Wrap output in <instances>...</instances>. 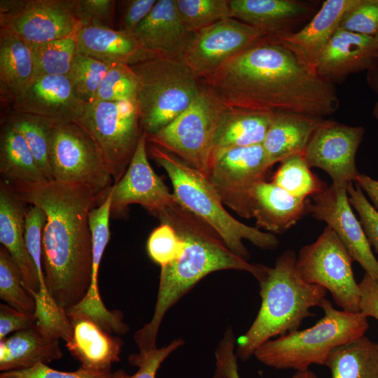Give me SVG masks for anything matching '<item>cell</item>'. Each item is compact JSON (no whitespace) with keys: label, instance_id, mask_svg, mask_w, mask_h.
I'll return each instance as SVG.
<instances>
[{"label":"cell","instance_id":"1","mask_svg":"<svg viewBox=\"0 0 378 378\" xmlns=\"http://www.w3.org/2000/svg\"><path fill=\"white\" fill-rule=\"evenodd\" d=\"M200 81L227 107L323 118L339 106L332 83L267 36Z\"/></svg>","mask_w":378,"mask_h":378},{"label":"cell","instance_id":"2","mask_svg":"<svg viewBox=\"0 0 378 378\" xmlns=\"http://www.w3.org/2000/svg\"><path fill=\"white\" fill-rule=\"evenodd\" d=\"M5 181L20 200L46 214L42 237L46 284L57 304L67 311L84 298L90 287L92 246L89 213L108 192L55 180Z\"/></svg>","mask_w":378,"mask_h":378},{"label":"cell","instance_id":"3","mask_svg":"<svg viewBox=\"0 0 378 378\" xmlns=\"http://www.w3.org/2000/svg\"><path fill=\"white\" fill-rule=\"evenodd\" d=\"M155 217L170 224L182 238L184 246L178 258L161 267L153 316L134 335L141 351L156 348L158 332L165 314L209 274L223 270L246 271L260 282L269 269L234 254L213 228L176 200Z\"/></svg>","mask_w":378,"mask_h":378},{"label":"cell","instance_id":"4","mask_svg":"<svg viewBox=\"0 0 378 378\" xmlns=\"http://www.w3.org/2000/svg\"><path fill=\"white\" fill-rule=\"evenodd\" d=\"M296 258L293 251H285L260 282V309L251 327L237 341L236 355L241 360H248L272 337L298 330L306 318L314 315L310 309L321 307L327 290L301 277Z\"/></svg>","mask_w":378,"mask_h":378},{"label":"cell","instance_id":"5","mask_svg":"<svg viewBox=\"0 0 378 378\" xmlns=\"http://www.w3.org/2000/svg\"><path fill=\"white\" fill-rule=\"evenodd\" d=\"M147 151L167 174L175 200L213 228L234 254L248 261L250 254L244 245V239L264 250H272L279 246L274 234L264 232L234 218L225 209L205 174L153 144L149 143Z\"/></svg>","mask_w":378,"mask_h":378},{"label":"cell","instance_id":"6","mask_svg":"<svg viewBox=\"0 0 378 378\" xmlns=\"http://www.w3.org/2000/svg\"><path fill=\"white\" fill-rule=\"evenodd\" d=\"M321 308L324 316L313 326L267 341L255 351V357L276 370L300 371L312 364L325 365L335 348L364 336L369 328L361 312L338 310L326 298Z\"/></svg>","mask_w":378,"mask_h":378},{"label":"cell","instance_id":"7","mask_svg":"<svg viewBox=\"0 0 378 378\" xmlns=\"http://www.w3.org/2000/svg\"><path fill=\"white\" fill-rule=\"evenodd\" d=\"M130 66L137 77L136 103L147 135L172 122L200 93L202 83L182 60L158 56Z\"/></svg>","mask_w":378,"mask_h":378},{"label":"cell","instance_id":"8","mask_svg":"<svg viewBox=\"0 0 378 378\" xmlns=\"http://www.w3.org/2000/svg\"><path fill=\"white\" fill-rule=\"evenodd\" d=\"M225 108L214 92L202 84L194 102L164 127L147 135V142L174 155L207 176L216 130Z\"/></svg>","mask_w":378,"mask_h":378},{"label":"cell","instance_id":"9","mask_svg":"<svg viewBox=\"0 0 378 378\" xmlns=\"http://www.w3.org/2000/svg\"><path fill=\"white\" fill-rule=\"evenodd\" d=\"M77 122L99 147L117 183L126 172L144 132L136 103L92 102L85 105Z\"/></svg>","mask_w":378,"mask_h":378},{"label":"cell","instance_id":"10","mask_svg":"<svg viewBox=\"0 0 378 378\" xmlns=\"http://www.w3.org/2000/svg\"><path fill=\"white\" fill-rule=\"evenodd\" d=\"M350 253L334 231L326 226L317 239L300 248L296 267L307 283L329 291L342 310L359 313L360 291Z\"/></svg>","mask_w":378,"mask_h":378},{"label":"cell","instance_id":"11","mask_svg":"<svg viewBox=\"0 0 378 378\" xmlns=\"http://www.w3.org/2000/svg\"><path fill=\"white\" fill-rule=\"evenodd\" d=\"M50 160L55 181L104 193L112 187L113 179L99 147L78 122L53 124Z\"/></svg>","mask_w":378,"mask_h":378},{"label":"cell","instance_id":"12","mask_svg":"<svg viewBox=\"0 0 378 378\" xmlns=\"http://www.w3.org/2000/svg\"><path fill=\"white\" fill-rule=\"evenodd\" d=\"M0 28L28 44L76 36V0H1Z\"/></svg>","mask_w":378,"mask_h":378},{"label":"cell","instance_id":"13","mask_svg":"<svg viewBox=\"0 0 378 378\" xmlns=\"http://www.w3.org/2000/svg\"><path fill=\"white\" fill-rule=\"evenodd\" d=\"M262 144L214 152L207 178L223 204L245 218L248 194L272 167Z\"/></svg>","mask_w":378,"mask_h":378},{"label":"cell","instance_id":"14","mask_svg":"<svg viewBox=\"0 0 378 378\" xmlns=\"http://www.w3.org/2000/svg\"><path fill=\"white\" fill-rule=\"evenodd\" d=\"M266 36L235 18H226L194 33L183 61L200 80Z\"/></svg>","mask_w":378,"mask_h":378},{"label":"cell","instance_id":"15","mask_svg":"<svg viewBox=\"0 0 378 378\" xmlns=\"http://www.w3.org/2000/svg\"><path fill=\"white\" fill-rule=\"evenodd\" d=\"M365 130L326 120L311 137L303 155L310 167L325 171L332 186L347 187L360 174L356 154Z\"/></svg>","mask_w":378,"mask_h":378},{"label":"cell","instance_id":"16","mask_svg":"<svg viewBox=\"0 0 378 378\" xmlns=\"http://www.w3.org/2000/svg\"><path fill=\"white\" fill-rule=\"evenodd\" d=\"M349 201L347 187L331 185L309 198L308 213L327 223L365 272L378 279V260L374 257L360 222Z\"/></svg>","mask_w":378,"mask_h":378},{"label":"cell","instance_id":"17","mask_svg":"<svg viewBox=\"0 0 378 378\" xmlns=\"http://www.w3.org/2000/svg\"><path fill=\"white\" fill-rule=\"evenodd\" d=\"M146 138L143 132L126 172L111 188V214L116 216L125 214L132 204L143 206L155 216L175 200L148 160Z\"/></svg>","mask_w":378,"mask_h":378},{"label":"cell","instance_id":"18","mask_svg":"<svg viewBox=\"0 0 378 378\" xmlns=\"http://www.w3.org/2000/svg\"><path fill=\"white\" fill-rule=\"evenodd\" d=\"M85 105L67 76L32 78L11 104L13 111L41 117L53 123L77 122Z\"/></svg>","mask_w":378,"mask_h":378},{"label":"cell","instance_id":"19","mask_svg":"<svg viewBox=\"0 0 378 378\" xmlns=\"http://www.w3.org/2000/svg\"><path fill=\"white\" fill-rule=\"evenodd\" d=\"M377 55L374 36L339 27L315 59L313 69L331 83L350 74L368 70Z\"/></svg>","mask_w":378,"mask_h":378},{"label":"cell","instance_id":"20","mask_svg":"<svg viewBox=\"0 0 378 378\" xmlns=\"http://www.w3.org/2000/svg\"><path fill=\"white\" fill-rule=\"evenodd\" d=\"M135 35L147 50L158 56L183 61L194 33L182 22L175 0H158Z\"/></svg>","mask_w":378,"mask_h":378},{"label":"cell","instance_id":"21","mask_svg":"<svg viewBox=\"0 0 378 378\" xmlns=\"http://www.w3.org/2000/svg\"><path fill=\"white\" fill-rule=\"evenodd\" d=\"M309 199L295 197L274 183L262 180L249 192L246 218H255L258 228L282 234L308 213Z\"/></svg>","mask_w":378,"mask_h":378},{"label":"cell","instance_id":"22","mask_svg":"<svg viewBox=\"0 0 378 378\" xmlns=\"http://www.w3.org/2000/svg\"><path fill=\"white\" fill-rule=\"evenodd\" d=\"M112 188V187H111ZM111 188L104 201L89 213V227L92 236V265L90 284L84 298L69 311L83 314L104 328L114 326L118 321L116 310H108L102 300L98 284L99 270L105 248L110 239L109 219L111 214Z\"/></svg>","mask_w":378,"mask_h":378},{"label":"cell","instance_id":"23","mask_svg":"<svg viewBox=\"0 0 378 378\" xmlns=\"http://www.w3.org/2000/svg\"><path fill=\"white\" fill-rule=\"evenodd\" d=\"M71 332L66 341L70 354L80 366L94 370H110L120 360L122 340L104 330L90 317L67 314Z\"/></svg>","mask_w":378,"mask_h":378},{"label":"cell","instance_id":"24","mask_svg":"<svg viewBox=\"0 0 378 378\" xmlns=\"http://www.w3.org/2000/svg\"><path fill=\"white\" fill-rule=\"evenodd\" d=\"M25 203L3 180L0 183V242L18 266L23 286L35 298L39 281L35 265L28 252L24 239Z\"/></svg>","mask_w":378,"mask_h":378},{"label":"cell","instance_id":"25","mask_svg":"<svg viewBox=\"0 0 378 378\" xmlns=\"http://www.w3.org/2000/svg\"><path fill=\"white\" fill-rule=\"evenodd\" d=\"M77 52L109 65H133L158 57L135 34L99 27H84L76 34Z\"/></svg>","mask_w":378,"mask_h":378},{"label":"cell","instance_id":"26","mask_svg":"<svg viewBox=\"0 0 378 378\" xmlns=\"http://www.w3.org/2000/svg\"><path fill=\"white\" fill-rule=\"evenodd\" d=\"M359 1L327 0L312 20L299 31L269 37L290 47L313 69L315 59L337 31L345 15Z\"/></svg>","mask_w":378,"mask_h":378},{"label":"cell","instance_id":"27","mask_svg":"<svg viewBox=\"0 0 378 378\" xmlns=\"http://www.w3.org/2000/svg\"><path fill=\"white\" fill-rule=\"evenodd\" d=\"M232 15L267 36L290 33L289 28L307 18L310 8L291 0H230Z\"/></svg>","mask_w":378,"mask_h":378},{"label":"cell","instance_id":"28","mask_svg":"<svg viewBox=\"0 0 378 378\" xmlns=\"http://www.w3.org/2000/svg\"><path fill=\"white\" fill-rule=\"evenodd\" d=\"M59 340L36 323L0 340V370H20L62 357Z\"/></svg>","mask_w":378,"mask_h":378},{"label":"cell","instance_id":"29","mask_svg":"<svg viewBox=\"0 0 378 378\" xmlns=\"http://www.w3.org/2000/svg\"><path fill=\"white\" fill-rule=\"evenodd\" d=\"M326 120L301 113L275 111L262 145L273 165L295 154H303L315 131Z\"/></svg>","mask_w":378,"mask_h":378},{"label":"cell","instance_id":"30","mask_svg":"<svg viewBox=\"0 0 378 378\" xmlns=\"http://www.w3.org/2000/svg\"><path fill=\"white\" fill-rule=\"evenodd\" d=\"M274 113L270 111L226 106L216 130L213 153L235 147L262 144Z\"/></svg>","mask_w":378,"mask_h":378},{"label":"cell","instance_id":"31","mask_svg":"<svg viewBox=\"0 0 378 378\" xmlns=\"http://www.w3.org/2000/svg\"><path fill=\"white\" fill-rule=\"evenodd\" d=\"M33 60L28 43L0 28V89L1 98L12 104L30 83Z\"/></svg>","mask_w":378,"mask_h":378},{"label":"cell","instance_id":"32","mask_svg":"<svg viewBox=\"0 0 378 378\" xmlns=\"http://www.w3.org/2000/svg\"><path fill=\"white\" fill-rule=\"evenodd\" d=\"M0 173L7 181H48L24 138L6 122L0 134Z\"/></svg>","mask_w":378,"mask_h":378},{"label":"cell","instance_id":"33","mask_svg":"<svg viewBox=\"0 0 378 378\" xmlns=\"http://www.w3.org/2000/svg\"><path fill=\"white\" fill-rule=\"evenodd\" d=\"M331 378H378V348L365 335L335 348L326 365Z\"/></svg>","mask_w":378,"mask_h":378},{"label":"cell","instance_id":"34","mask_svg":"<svg viewBox=\"0 0 378 378\" xmlns=\"http://www.w3.org/2000/svg\"><path fill=\"white\" fill-rule=\"evenodd\" d=\"M46 221L45 212L39 207L31 205L27 211L24 220V239L28 252L35 265L39 281V292L34 298L35 314L38 317L48 318L56 315L60 307L50 295L45 280L42 260V237Z\"/></svg>","mask_w":378,"mask_h":378},{"label":"cell","instance_id":"35","mask_svg":"<svg viewBox=\"0 0 378 378\" xmlns=\"http://www.w3.org/2000/svg\"><path fill=\"white\" fill-rule=\"evenodd\" d=\"M5 122L24 138L46 179L54 180L50 160L54 123L38 116L13 111Z\"/></svg>","mask_w":378,"mask_h":378},{"label":"cell","instance_id":"36","mask_svg":"<svg viewBox=\"0 0 378 378\" xmlns=\"http://www.w3.org/2000/svg\"><path fill=\"white\" fill-rule=\"evenodd\" d=\"M280 163L271 181L290 195L307 200L328 187L312 172L303 154L293 155Z\"/></svg>","mask_w":378,"mask_h":378},{"label":"cell","instance_id":"37","mask_svg":"<svg viewBox=\"0 0 378 378\" xmlns=\"http://www.w3.org/2000/svg\"><path fill=\"white\" fill-rule=\"evenodd\" d=\"M28 45L33 60L32 78L68 75L77 53L75 36Z\"/></svg>","mask_w":378,"mask_h":378},{"label":"cell","instance_id":"38","mask_svg":"<svg viewBox=\"0 0 378 378\" xmlns=\"http://www.w3.org/2000/svg\"><path fill=\"white\" fill-rule=\"evenodd\" d=\"M0 298L9 306L34 314L36 301L23 286L20 269L8 251L0 248Z\"/></svg>","mask_w":378,"mask_h":378},{"label":"cell","instance_id":"39","mask_svg":"<svg viewBox=\"0 0 378 378\" xmlns=\"http://www.w3.org/2000/svg\"><path fill=\"white\" fill-rule=\"evenodd\" d=\"M111 65L76 53L67 75L74 93L84 104L94 100L99 85Z\"/></svg>","mask_w":378,"mask_h":378},{"label":"cell","instance_id":"40","mask_svg":"<svg viewBox=\"0 0 378 378\" xmlns=\"http://www.w3.org/2000/svg\"><path fill=\"white\" fill-rule=\"evenodd\" d=\"M185 26L195 33L211 24L232 18L230 0H175Z\"/></svg>","mask_w":378,"mask_h":378},{"label":"cell","instance_id":"41","mask_svg":"<svg viewBox=\"0 0 378 378\" xmlns=\"http://www.w3.org/2000/svg\"><path fill=\"white\" fill-rule=\"evenodd\" d=\"M137 77L130 65H111L104 76L93 102H135Z\"/></svg>","mask_w":378,"mask_h":378},{"label":"cell","instance_id":"42","mask_svg":"<svg viewBox=\"0 0 378 378\" xmlns=\"http://www.w3.org/2000/svg\"><path fill=\"white\" fill-rule=\"evenodd\" d=\"M183 246V241L175 229L168 223L160 222L149 235L146 248L151 260L163 267L181 255Z\"/></svg>","mask_w":378,"mask_h":378},{"label":"cell","instance_id":"43","mask_svg":"<svg viewBox=\"0 0 378 378\" xmlns=\"http://www.w3.org/2000/svg\"><path fill=\"white\" fill-rule=\"evenodd\" d=\"M184 344L182 339H177L163 347L150 351L132 354L129 356V363L138 367V370L133 374H127L123 370L112 372L111 378H155L156 374L163 361L176 349Z\"/></svg>","mask_w":378,"mask_h":378},{"label":"cell","instance_id":"44","mask_svg":"<svg viewBox=\"0 0 378 378\" xmlns=\"http://www.w3.org/2000/svg\"><path fill=\"white\" fill-rule=\"evenodd\" d=\"M340 27L356 34H378V0H360L342 19Z\"/></svg>","mask_w":378,"mask_h":378},{"label":"cell","instance_id":"45","mask_svg":"<svg viewBox=\"0 0 378 378\" xmlns=\"http://www.w3.org/2000/svg\"><path fill=\"white\" fill-rule=\"evenodd\" d=\"M347 193L351 206L359 215L367 239L378 255V211L368 200L357 183H349Z\"/></svg>","mask_w":378,"mask_h":378},{"label":"cell","instance_id":"46","mask_svg":"<svg viewBox=\"0 0 378 378\" xmlns=\"http://www.w3.org/2000/svg\"><path fill=\"white\" fill-rule=\"evenodd\" d=\"M115 4L116 1L113 0H76V13L80 28L114 29Z\"/></svg>","mask_w":378,"mask_h":378},{"label":"cell","instance_id":"47","mask_svg":"<svg viewBox=\"0 0 378 378\" xmlns=\"http://www.w3.org/2000/svg\"><path fill=\"white\" fill-rule=\"evenodd\" d=\"M111 370L99 371L81 366L72 372L60 371L39 363L27 369L2 372L0 378H111Z\"/></svg>","mask_w":378,"mask_h":378},{"label":"cell","instance_id":"48","mask_svg":"<svg viewBox=\"0 0 378 378\" xmlns=\"http://www.w3.org/2000/svg\"><path fill=\"white\" fill-rule=\"evenodd\" d=\"M235 336L233 330H226L215 351L214 378H240L238 372L237 356L234 352Z\"/></svg>","mask_w":378,"mask_h":378},{"label":"cell","instance_id":"49","mask_svg":"<svg viewBox=\"0 0 378 378\" xmlns=\"http://www.w3.org/2000/svg\"><path fill=\"white\" fill-rule=\"evenodd\" d=\"M157 0H125L121 5L118 30L135 34L139 24L148 15Z\"/></svg>","mask_w":378,"mask_h":378},{"label":"cell","instance_id":"50","mask_svg":"<svg viewBox=\"0 0 378 378\" xmlns=\"http://www.w3.org/2000/svg\"><path fill=\"white\" fill-rule=\"evenodd\" d=\"M36 323L34 314L19 311L9 305L0 304V340L11 332H16Z\"/></svg>","mask_w":378,"mask_h":378},{"label":"cell","instance_id":"51","mask_svg":"<svg viewBox=\"0 0 378 378\" xmlns=\"http://www.w3.org/2000/svg\"><path fill=\"white\" fill-rule=\"evenodd\" d=\"M358 286L360 312L367 318L373 317L378 321V279L365 272Z\"/></svg>","mask_w":378,"mask_h":378},{"label":"cell","instance_id":"52","mask_svg":"<svg viewBox=\"0 0 378 378\" xmlns=\"http://www.w3.org/2000/svg\"><path fill=\"white\" fill-rule=\"evenodd\" d=\"M354 182L367 194L372 206L378 211V181L360 174Z\"/></svg>","mask_w":378,"mask_h":378},{"label":"cell","instance_id":"53","mask_svg":"<svg viewBox=\"0 0 378 378\" xmlns=\"http://www.w3.org/2000/svg\"><path fill=\"white\" fill-rule=\"evenodd\" d=\"M368 83L378 93V55L372 66L368 69Z\"/></svg>","mask_w":378,"mask_h":378},{"label":"cell","instance_id":"54","mask_svg":"<svg viewBox=\"0 0 378 378\" xmlns=\"http://www.w3.org/2000/svg\"><path fill=\"white\" fill-rule=\"evenodd\" d=\"M288 378H319L314 372L309 369L296 371V372Z\"/></svg>","mask_w":378,"mask_h":378},{"label":"cell","instance_id":"55","mask_svg":"<svg viewBox=\"0 0 378 378\" xmlns=\"http://www.w3.org/2000/svg\"><path fill=\"white\" fill-rule=\"evenodd\" d=\"M372 114L374 117L378 120V102H376L374 106Z\"/></svg>","mask_w":378,"mask_h":378},{"label":"cell","instance_id":"56","mask_svg":"<svg viewBox=\"0 0 378 378\" xmlns=\"http://www.w3.org/2000/svg\"><path fill=\"white\" fill-rule=\"evenodd\" d=\"M374 39H375V41H376L377 45V46H378V34H377L375 36H374Z\"/></svg>","mask_w":378,"mask_h":378},{"label":"cell","instance_id":"57","mask_svg":"<svg viewBox=\"0 0 378 378\" xmlns=\"http://www.w3.org/2000/svg\"><path fill=\"white\" fill-rule=\"evenodd\" d=\"M377 348H378V342L377 343Z\"/></svg>","mask_w":378,"mask_h":378}]
</instances>
